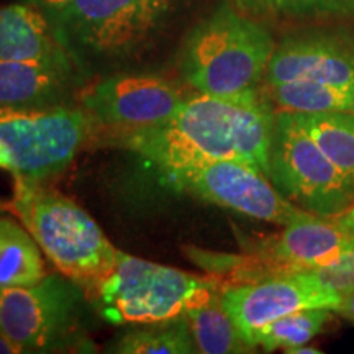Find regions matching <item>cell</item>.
I'll list each match as a JSON object with an SVG mask.
<instances>
[{"label":"cell","mask_w":354,"mask_h":354,"mask_svg":"<svg viewBox=\"0 0 354 354\" xmlns=\"http://www.w3.org/2000/svg\"><path fill=\"white\" fill-rule=\"evenodd\" d=\"M272 105L256 99H223L197 92L185 97L167 123L122 131L123 145L159 171L234 159L269 177V148L274 128Z\"/></svg>","instance_id":"cell-1"},{"label":"cell","mask_w":354,"mask_h":354,"mask_svg":"<svg viewBox=\"0 0 354 354\" xmlns=\"http://www.w3.org/2000/svg\"><path fill=\"white\" fill-rule=\"evenodd\" d=\"M180 0H74L53 21L82 77L127 64L153 46Z\"/></svg>","instance_id":"cell-2"},{"label":"cell","mask_w":354,"mask_h":354,"mask_svg":"<svg viewBox=\"0 0 354 354\" xmlns=\"http://www.w3.org/2000/svg\"><path fill=\"white\" fill-rule=\"evenodd\" d=\"M276 50L271 33L228 6L203 19L185 39L180 74L189 86L223 99H256Z\"/></svg>","instance_id":"cell-3"},{"label":"cell","mask_w":354,"mask_h":354,"mask_svg":"<svg viewBox=\"0 0 354 354\" xmlns=\"http://www.w3.org/2000/svg\"><path fill=\"white\" fill-rule=\"evenodd\" d=\"M10 209L20 216L48 259L64 276L88 290L117 263L112 246L95 220L66 196L41 184L13 176Z\"/></svg>","instance_id":"cell-4"},{"label":"cell","mask_w":354,"mask_h":354,"mask_svg":"<svg viewBox=\"0 0 354 354\" xmlns=\"http://www.w3.org/2000/svg\"><path fill=\"white\" fill-rule=\"evenodd\" d=\"M223 287L214 274L197 276L118 251L112 271L87 295L105 322L145 325L184 315Z\"/></svg>","instance_id":"cell-5"},{"label":"cell","mask_w":354,"mask_h":354,"mask_svg":"<svg viewBox=\"0 0 354 354\" xmlns=\"http://www.w3.org/2000/svg\"><path fill=\"white\" fill-rule=\"evenodd\" d=\"M87 300L79 282L46 274L33 286L0 290V330L25 353L74 351L87 344Z\"/></svg>","instance_id":"cell-6"},{"label":"cell","mask_w":354,"mask_h":354,"mask_svg":"<svg viewBox=\"0 0 354 354\" xmlns=\"http://www.w3.org/2000/svg\"><path fill=\"white\" fill-rule=\"evenodd\" d=\"M269 179L292 203L326 218L343 214L354 203L351 185L294 112H276Z\"/></svg>","instance_id":"cell-7"},{"label":"cell","mask_w":354,"mask_h":354,"mask_svg":"<svg viewBox=\"0 0 354 354\" xmlns=\"http://www.w3.org/2000/svg\"><path fill=\"white\" fill-rule=\"evenodd\" d=\"M95 120L73 105L0 112V141L13 161V176L41 184L61 174L91 136Z\"/></svg>","instance_id":"cell-8"},{"label":"cell","mask_w":354,"mask_h":354,"mask_svg":"<svg viewBox=\"0 0 354 354\" xmlns=\"http://www.w3.org/2000/svg\"><path fill=\"white\" fill-rule=\"evenodd\" d=\"M177 190L251 218L286 227L305 212L276 189L268 176L234 159L161 171Z\"/></svg>","instance_id":"cell-9"},{"label":"cell","mask_w":354,"mask_h":354,"mask_svg":"<svg viewBox=\"0 0 354 354\" xmlns=\"http://www.w3.org/2000/svg\"><path fill=\"white\" fill-rule=\"evenodd\" d=\"M184 100L176 84L153 74H112L81 94L84 110L95 122L122 131L167 123Z\"/></svg>","instance_id":"cell-10"},{"label":"cell","mask_w":354,"mask_h":354,"mask_svg":"<svg viewBox=\"0 0 354 354\" xmlns=\"http://www.w3.org/2000/svg\"><path fill=\"white\" fill-rule=\"evenodd\" d=\"M342 294L322 286L310 272L279 274L248 284L225 286L221 304L243 338L277 318L302 308L338 307Z\"/></svg>","instance_id":"cell-11"},{"label":"cell","mask_w":354,"mask_h":354,"mask_svg":"<svg viewBox=\"0 0 354 354\" xmlns=\"http://www.w3.org/2000/svg\"><path fill=\"white\" fill-rule=\"evenodd\" d=\"M292 81L354 84V33L323 28L284 38L274 50L263 86Z\"/></svg>","instance_id":"cell-12"},{"label":"cell","mask_w":354,"mask_h":354,"mask_svg":"<svg viewBox=\"0 0 354 354\" xmlns=\"http://www.w3.org/2000/svg\"><path fill=\"white\" fill-rule=\"evenodd\" d=\"M354 248V234L344 232L333 220L305 212L286 225L258 251L276 274L308 272L325 268Z\"/></svg>","instance_id":"cell-13"},{"label":"cell","mask_w":354,"mask_h":354,"mask_svg":"<svg viewBox=\"0 0 354 354\" xmlns=\"http://www.w3.org/2000/svg\"><path fill=\"white\" fill-rule=\"evenodd\" d=\"M81 81L74 66L0 61V112L66 107Z\"/></svg>","instance_id":"cell-14"},{"label":"cell","mask_w":354,"mask_h":354,"mask_svg":"<svg viewBox=\"0 0 354 354\" xmlns=\"http://www.w3.org/2000/svg\"><path fill=\"white\" fill-rule=\"evenodd\" d=\"M0 61L76 68L51 21L30 3L0 8Z\"/></svg>","instance_id":"cell-15"},{"label":"cell","mask_w":354,"mask_h":354,"mask_svg":"<svg viewBox=\"0 0 354 354\" xmlns=\"http://www.w3.org/2000/svg\"><path fill=\"white\" fill-rule=\"evenodd\" d=\"M263 94L281 112L354 113V84L292 81L263 86Z\"/></svg>","instance_id":"cell-16"},{"label":"cell","mask_w":354,"mask_h":354,"mask_svg":"<svg viewBox=\"0 0 354 354\" xmlns=\"http://www.w3.org/2000/svg\"><path fill=\"white\" fill-rule=\"evenodd\" d=\"M221 290L184 313L197 353H251L254 348L243 338L221 304Z\"/></svg>","instance_id":"cell-17"},{"label":"cell","mask_w":354,"mask_h":354,"mask_svg":"<svg viewBox=\"0 0 354 354\" xmlns=\"http://www.w3.org/2000/svg\"><path fill=\"white\" fill-rule=\"evenodd\" d=\"M46 276L41 248L17 221L0 218V289L33 286Z\"/></svg>","instance_id":"cell-18"},{"label":"cell","mask_w":354,"mask_h":354,"mask_svg":"<svg viewBox=\"0 0 354 354\" xmlns=\"http://www.w3.org/2000/svg\"><path fill=\"white\" fill-rule=\"evenodd\" d=\"M120 354H190L197 353L184 315L145 323L118 336L107 349Z\"/></svg>","instance_id":"cell-19"},{"label":"cell","mask_w":354,"mask_h":354,"mask_svg":"<svg viewBox=\"0 0 354 354\" xmlns=\"http://www.w3.org/2000/svg\"><path fill=\"white\" fill-rule=\"evenodd\" d=\"M354 190V113H295Z\"/></svg>","instance_id":"cell-20"},{"label":"cell","mask_w":354,"mask_h":354,"mask_svg":"<svg viewBox=\"0 0 354 354\" xmlns=\"http://www.w3.org/2000/svg\"><path fill=\"white\" fill-rule=\"evenodd\" d=\"M330 308H302L277 318L261 326L248 338L251 346H261L266 351L272 349H292L307 344L310 339L320 335L325 325L331 320Z\"/></svg>","instance_id":"cell-21"},{"label":"cell","mask_w":354,"mask_h":354,"mask_svg":"<svg viewBox=\"0 0 354 354\" xmlns=\"http://www.w3.org/2000/svg\"><path fill=\"white\" fill-rule=\"evenodd\" d=\"M246 10L287 20L354 25V0H238Z\"/></svg>","instance_id":"cell-22"},{"label":"cell","mask_w":354,"mask_h":354,"mask_svg":"<svg viewBox=\"0 0 354 354\" xmlns=\"http://www.w3.org/2000/svg\"><path fill=\"white\" fill-rule=\"evenodd\" d=\"M313 277L320 282L322 286L330 287L336 292L348 290L354 286V248L344 253L342 258L336 259L325 268L317 269V271H308Z\"/></svg>","instance_id":"cell-23"},{"label":"cell","mask_w":354,"mask_h":354,"mask_svg":"<svg viewBox=\"0 0 354 354\" xmlns=\"http://www.w3.org/2000/svg\"><path fill=\"white\" fill-rule=\"evenodd\" d=\"M73 2L74 0H25V3H30V6L38 8L51 21V25Z\"/></svg>","instance_id":"cell-24"},{"label":"cell","mask_w":354,"mask_h":354,"mask_svg":"<svg viewBox=\"0 0 354 354\" xmlns=\"http://www.w3.org/2000/svg\"><path fill=\"white\" fill-rule=\"evenodd\" d=\"M335 312H338L339 315L344 317L349 323L354 325V286L349 287L348 290L342 292V300H339Z\"/></svg>","instance_id":"cell-25"},{"label":"cell","mask_w":354,"mask_h":354,"mask_svg":"<svg viewBox=\"0 0 354 354\" xmlns=\"http://www.w3.org/2000/svg\"><path fill=\"white\" fill-rule=\"evenodd\" d=\"M331 220H333L335 225H338L339 228L344 230V232L354 234V203L348 210H344L343 214L331 216Z\"/></svg>","instance_id":"cell-26"},{"label":"cell","mask_w":354,"mask_h":354,"mask_svg":"<svg viewBox=\"0 0 354 354\" xmlns=\"http://www.w3.org/2000/svg\"><path fill=\"white\" fill-rule=\"evenodd\" d=\"M25 349L0 330V354H24Z\"/></svg>","instance_id":"cell-27"},{"label":"cell","mask_w":354,"mask_h":354,"mask_svg":"<svg viewBox=\"0 0 354 354\" xmlns=\"http://www.w3.org/2000/svg\"><path fill=\"white\" fill-rule=\"evenodd\" d=\"M0 169H6L13 172V161L10 153H8L7 146L0 141Z\"/></svg>","instance_id":"cell-28"},{"label":"cell","mask_w":354,"mask_h":354,"mask_svg":"<svg viewBox=\"0 0 354 354\" xmlns=\"http://www.w3.org/2000/svg\"><path fill=\"white\" fill-rule=\"evenodd\" d=\"M286 353H290V354H322L323 351H320V349L310 348V346H305V344H302V346L287 349Z\"/></svg>","instance_id":"cell-29"},{"label":"cell","mask_w":354,"mask_h":354,"mask_svg":"<svg viewBox=\"0 0 354 354\" xmlns=\"http://www.w3.org/2000/svg\"><path fill=\"white\" fill-rule=\"evenodd\" d=\"M6 209V205H2V203H0V210H3Z\"/></svg>","instance_id":"cell-30"},{"label":"cell","mask_w":354,"mask_h":354,"mask_svg":"<svg viewBox=\"0 0 354 354\" xmlns=\"http://www.w3.org/2000/svg\"><path fill=\"white\" fill-rule=\"evenodd\" d=\"M0 290H2V289H0Z\"/></svg>","instance_id":"cell-31"}]
</instances>
